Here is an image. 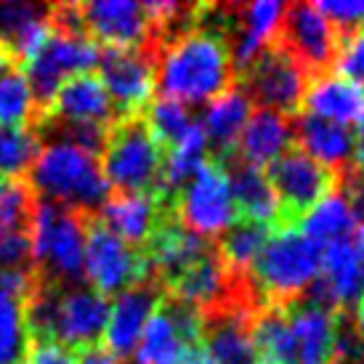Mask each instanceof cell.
Here are the masks:
<instances>
[{"instance_id":"6da1fadb","label":"cell","mask_w":364,"mask_h":364,"mask_svg":"<svg viewBox=\"0 0 364 364\" xmlns=\"http://www.w3.org/2000/svg\"><path fill=\"white\" fill-rule=\"evenodd\" d=\"M232 85V48L221 32L194 24L157 56V88L165 99L197 107L218 99Z\"/></svg>"},{"instance_id":"7a4b0ae2","label":"cell","mask_w":364,"mask_h":364,"mask_svg":"<svg viewBox=\"0 0 364 364\" xmlns=\"http://www.w3.org/2000/svg\"><path fill=\"white\" fill-rule=\"evenodd\" d=\"M27 176L35 200L61 205L85 218L102 210L112 194L99 157L67 141H43L41 154Z\"/></svg>"},{"instance_id":"3957f363","label":"cell","mask_w":364,"mask_h":364,"mask_svg":"<svg viewBox=\"0 0 364 364\" xmlns=\"http://www.w3.org/2000/svg\"><path fill=\"white\" fill-rule=\"evenodd\" d=\"M322 274V247L309 242L295 226L274 229L261 255L247 269V284L258 306L287 304L311 287Z\"/></svg>"},{"instance_id":"277c9868","label":"cell","mask_w":364,"mask_h":364,"mask_svg":"<svg viewBox=\"0 0 364 364\" xmlns=\"http://www.w3.org/2000/svg\"><path fill=\"white\" fill-rule=\"evenodd\" d=\"M99 165L112 194H162L165 149L144 114L117 117L112 122Z\"/></svg>"},{"instance_id":"5b68a950","label":"cell","mask_w":364,"mask_h":364,"mask_svg":"<svg viewBox=\"0 0 364 364\" xmlns=\"http://www.w3.org/2000/svg\"><path fill=\"white\" fill-rule=\"evenodd\" d=\"M88 218L61 205L35 200L30 221V261L35 274L48 284L82 282Z\"/></svg>"},{"instance_id":"8992f818","label":"cell","mask_w":364,"mask_h":364,"mask_svg":"<svg viewBox=\"0 0 364 364\" xmlns=\"http://www.w3.org/2000/svg\"><path fill=\"white\" fill-rule=\"evenodd\" d=\"M99 64V46L85 32L51 27L43 46L19 70L30 85L38 109L46 112L64 82L75 75H85Z\"/></svg>"},{"instance_id":"52a82bcc","label":"cell","mask_w":364,"mask_h":364,"mask_svg":"<svg viewBox=\"0 0 364 364\" xmlns=\"http://www.w3.org/2000/svg\"><path fill=\"white\" fill-rule=\"evenodd\" d=\"M261 306L255 301L247 277L237 293L215 309L200 316V348L213 364H258V348L253 341V316Z\"/></svg>"},{"instance_id":"ba28073f","label":"cell","mask_w":364,"mask_h":364,"mask_svg":"<svg viewBox=\"0 0 364 364\" xmlns=\"http://www.w3.org/2000/svg\"><path fill=\"white\" fill-rule=\"evenodd\" d=\"M309 80L311 77L304 67L279 43L272 41L237 75L234 85L250 99V104H258V109L295 117L301 112Z\"/></svg>"},{"instance_id":"9c48e42d","label":"cell","mask_w":364,"mask_h":364,"mask_svg":"<svg viewBox=\"0 0 364 364\" xmlns=\"http://www.w3.org/2000/svg\"><path fill=\"white\" fill-rule=\"evenodd\" d=\"M82 279H88V287H93L109 301L152 277H149V266L141 250L122 242L96 215H91L85 223Z\"/></svg>"},{"instance_id":"30bf717a","label":"cell","mask_w":364,"mask_h":364,"mask_svg":"<svg viewBox=\"0 0 364 364\" xmlns=\"http://www.w3.org/2000/svg\"><path fill=\"white\" fill-rule=\"evenodd\" d=\"M173 213L183 229H189L208 242H215L240 218L237 208H234L226 171L218 162H203V168L173 197Z\"/></svg>"},{"instance_id":"8fae6325","label":"cell","mask_w":364,"mask_h":364,"mask_svg":"<svg viewBox=\"0 0 364 364\" xmlns=\"http://www.w3.org/2000/svg\"><path fill=\"white\" fill-rule=\"evenodd\" d=\"M266 178L279 203V229H290L298 226V221L314 205L333 192L338 173L311 160L304 149L290 146L274 162H269Z\"/></svg>"},{"instance_id":"7c38bea8","label":"cell","mask_w":364,"mask_h":364,"mask_svg":"<svg viewBox=\"0 0 364 364\" xmlns=\"http://www.w3.org/2000/svg\"><path fill=\"white\" fill-rule=\"evenodd\" d=\"M200 319L194 306L165 293L139 338L133 364H183L200 348Z\"/></svg>"},{"instance_id":"4fadbf2b","label":"cell","mask_w":364,"mask_h":364,"mask_svg":"<svg viewBox=\"0 0 364 364\" xmlns=\"http://www.w3.org/2000/svg\"><path fill=\"white\" fill-rule=\"evenodd\" d=\"M96 67L117 117L144 114L157 91V53L149 48H104Z\"/></svg>"},{"instance_id":"5bb4252c","label":"cell","mask_w":364,"mask_h":364,"mask_svg":"<svg viewBox=\"0 0 364 364\" xmlns=\"http://www.w3.org/2000/svg\"><path fill=\"white\" fill-rule=\"evenodd\" d=\"M304 295L335 314L354 311L364 295V226L322 250V274Z\"/></svg>"},{"instance_id":"9a60e30c","label":"cell","mask_w":364,"mask_h":364,"mask_svg":"<svg viewBox=\"0 0 364 364\" xmlns=\"http://www.w3.org/2000/svg\"><path fill=\"white\" fill-rule=\"evenodd\" d=\"M338 32L324 19L314 3H290L284 6L277 43L290 53L309 77L330 72L338 53Z\"/></svg>"},{"instance_id":"2e32d148","label":"cell","mask_w":364,"mask_h":364,"mask_svg":"<svg viewBox=\"0 0 364 364\" xmlns=\"http://www.w3.org/2000/svg\"><path fill=\"white\" fill-rule=\"evenodd\" d=\"M82 32L96 46L107 48H149L152 46V24L144 3L136 0H93L77 3ZM157 53V51H154Z\"/></svg>"},{"instance_id":"e0dca14e","label":"cell","mask_w":364,"mask_h":364,"mask_svg":"<svg viewBox=\"0 0 364 364\" xmlns=\"http://www.w3.org/2000/svg\"><path fill=\"white\" fill-rule=\"evenodd\" d=\"M162 295H165L162 284L154 282V279H146V282L136 284V287L114 298V304L109 306V319H107V330H104L102 338V346L109 354H114L120 362L131 359L144 327L154 314L157 304L162 301Z\"/></svg>"},{"instance_id":"ac0fdd59","label":"cell","mask_w":364,"mask_h":364,"mask_svg":"<svg viewBox=\"0 0 364 364\" xmlns=\"http://www.w3.org/2000/svg\"><path fill=\"white\" fill-rule=\"evenodd\" d=\"M173 213V200L162 194H109L96 218L136 250L152 240L160 223Z\"/></svg>"},{"instance_id":"d6986e66","label":"cell","mask_w":364,"mask_h":364,"mask_svg":"<svg viewBox=\"0 0 364 364\" xmlns=\"http://www.w3.org/2000/svg\"><path fill=\"white\" fill-rule=\"evenodd\" d=\"M284 314L290 322V341H293L290 364H333L338 314L306 295L287 301Z\"/></svg>"},{"instance_id":"ffe728a7","label":"cell","mask_w":364,"mask_h":364,"mask_svg":"<svg viewBox=\"0 0 364 364\" xmlns=\"http://www.w3.org/2000/svg\"><path fill=\"white\" fill-rule=\"evenodd\" d=\"M43 117L61 122H82V125H102L109 128L117 120V112L112 104L109 93L104 91L96 72L75 75L61 85ZM41 122V120H38Z\"/></svg>"},{"instance_id":"44dd1931","label":"cell","mask_w":364,"mask_h":364,"mask_svg":"<svg viewBox=\"0 0 364 364\" xmlns=\"http://www.w3.org/2000/svg\"><path fill=\"white\" fill-rule=\"evenodd\" d=\"M301 109L354 131L364 125V88L338 72H324L309 80Z\"/></svg>"},{"instance_id":"7402d4cb","label":"cell","mask_w":364,"mask_h":364,"mask_svg":"<svg viewBox=\"0 0 364 364\" xmlns=\"http://www.w3.org/2000/svg\"><path fill=\"white\" fill-rule=\"evenodd\" d=\"M356 133L338 122L298 112L293 117V146L304 149L311 160L330 168L333 173L346 171L354 162Z\"/></svg>"},{"instance_id":"603a6c76","label":"cell","mask_w":364,"mask_h":364,"mask_svg":"<svg viewBox=\"0 0 364 364\" xmlns=\"http://www.w3.org/2000/svg\"><path fill=\"white\" fill-rule=\"evenodd\" d=\"M232 189V200L237 208V215L245 221H255L263 226L279 229V203L274 194L272 183L266 178L263 168H255L250 162H242L237 154L226 162H218Z\"/></svg>"},{"instance_id":"cb8c5ba5","label":"cell","mask_w":364,"mask_h":364,"mask_svg":"<svg viewBox=\"0 0 364 364\" xmlns=\"http://www.w3.org/2000/svg\"><path fill=\"white\" fill-rule=\"evenodd\" d=\"M51 32V6L30 0H0V46L24 64Z\"/></svg>"},{"instance_id":"d4e9b609","label":"cell","mask_w":364,"mask_h":364,"mask_svg":"<svg viewBox=\"0 0 364 364\" xmlns=\"http://www.w3.org/2000/svg\"><path fill=\"white\" fill-rule=\"evenodd\" d=\"M250 112H253V104L237 85H232L218 99L208 102L200 128L205 133L210 160L226 162L229 157L237 154V141H240V133H242Z\"/></svg>"},{"instance_id":"484cf974","label":"cell","mask_w":364,"mask_h":364,"mask_svg":"<svg viewBox=\"0 0 364 364\" xmlns=\"http://www.w3.org/2000/svg\"><path fill=\"white\" fill-rule=\"evenodd\" d=\"M290 146H293V117L272 109H253L240 133L237 157L255 168H263Z\"/></svg>"},{"instance_id":"4316f807","label":"cell","mask_w":364,"mask_h":364,"mask_svg":"<svg viewBox=\"0 0 364 364\" xmlns=\"http://www.w3.org/2000/svg\"><path fill=\"white\" fill-rule=\"evenodd\" d=\"M295 229L304 234L309 242L327 250L330 245H338L343 242L346 237H351V232L356 229V221L346 197L338 189H333L324 200H319L311 210L306 213Z\"/></svg>"},{"instance_id":"83f0119b","label":"cell","mask_w":364,"mask_h":364,"mask_svg":"<svg viewBox=\"0 0 364 364\" xmlns=\"http://www.w3.org/2000/svg\"><path fill=\"white\" fill-rule=\"evenodd\" d=\"M272 232H274L272 226L237 218V221L215 240V250H218L221 261L226 263V269L232 274H247V269L253 266V261L261 255L263 245L269 242Z\"/></svg>"},{"instance_id":"f1b7e54d","label":"cell","mask_w":364,"mask_h":364,"mask_svg":"<svg viewBox=\"0 0 364 364\" xmlns=\"http://www.w3.org/2000/svg\"><path fill=\"white\" fill-rule=\"evenodd\" d=\"M27 298L0 290V364H21L32 348L27 316Z\"/></svg>"},{"instance_id":"f546056e","label":"cell","mask_w":364,"mask_h":364,"mask_svg":"<svg viewBox=\"0 0 364 364\" xmlns=\"http://www.w3.org/2000/svg\"><path fill=\"white\" fill-rule=\"evenodd\" d=\"M144 120H146V125L157 136V141L162 144V149L176 146L200 125L197 114L186 104L165 99V96H154L152 104L144 109Z\"/></svg>"},{"instance_id":"4dcf8cb0","label":"cell","mask_w":364,"mask_h":364,"mask_svg":"<svg viewBox=\"0 0 364 364\" xmlns=\"http://www.w3.org/2000/svg\"><path fill=\"white\" fill-rule=\"evenodd\" d=\"M43 141L32 128H6L0 125V178L3 181H21L32 162L38 160Z\"/></svg>"},{"instance_id":"1f68e13d","label":"cell","mask_w":364,"mask_h":364,"mask_svg":"<svg viewBox=\"0 0 364 364\" xmlns=\"http://www.w3.org/2000/svg\"><path fill=\"white\" fill-rule=\"evenodd\" d=\"M43 112L35 104L21 70H11L0 77V125L6 128H35Z\"/></svg>"},{"instance_id":"d6a6232c","label":"cell","mask_w":364,"mask_h":364,"mask_svg":"<svg viewBox=\"0 0 364 364\" xmlns=\"http://www.w3.org/2000/svg\"><path fill=\"white\" fill-rule=\"evenodd\" d=\"M284 16V3L277 0H255L237 3V30L250 35L258 43H272L279 35V24Z\"/></svg>"},{"instance_id":"836d02e7","label":"cell","mask_w":364,"mask_h":364,"mask_svg":"<svg viewBox=\"0 0 364 364\" xmlns=\"http://www.w3.org/2000/svg\"><path fill=\"white\" fill-rule=\"evenodd\" d=\"M316 9L333 24L338 38L364 30V0H322Z\"/></svg>"},{"instance_id":"e575fe53","label":"cell","mask_w":364,"mask_h":364,"mask_svg":"<svg viewBox=\"0 0 364 364\" xmlns=\"http://www.w3.org/2000/svg\"><path fill=\"white\" fill-rule=\"evenodd\" d=\"M333 67L338 70V75H343L351 82H356L359 88H364V30L343 35L338 41Z\"/></svg>"},{"instance_id":"d590c367","label":"cell","mask_w":364,"mask_h":364,"mask_svg":"<svg viewBox=\"0 0 364 364\" xmlns=\"http://www.w3.org/2000/svg\"><path fill=\"white\" fill-rule=\"evenodd\" d=\"M335 189L343 194L348 208H351V215H354L356 226H364V176L356 171L354 165H348L346 171L338 173V181H335Z\"/></svg>"},{"instance_id":"8d00e7d4","label":"cell","mask_w":364,"mask_h":364,"mask_svg":"<svg viewBox=\"0 0 364 364\" xmlns=\"http://www.w3.org/2000/svg\"><path fill=\"white\" fill-rule=\"evenodd\" d=\"M21 364H75V354L56 343H32L30 354Z\"/></svg>"},{"instance_id":"74e56055","label":"cell","mask_w":364,"mask_h":364,"mask_svg":"<svg viewBox=\"0 0 364 364\" xmlns=\"http://www.w3.org/2000/svg\"><path fill=\"white\" fill-rule=\"evenodd\" d=\"M75 364H122V362L99 343V346H91V348H82V351H75Z\"/></svg>"},{"instance_id":"f35d334b","label":"cell","mask_w":364,"mask_h":364,"mask_svg":"<svg viewBox=\"0 0 364 364\" xmlns=\"http://www.w3.org/2000/svg\"><path fill=\"white\" fill-rule=\"evenodd\" d=\"M354 165L356 171L364 176V125L359 128V133H356V144H354Z\"/></svg>"},{"instance_id":"ab89813d","label":"cell","mask_w":364,"mask_h":364,"mask_svg":"<svg viewBox=\"0 0 364 364\" xmlns=\"http://www.w3.org/2000/svg\"><path fill=\"white\" fill-rule=\"evenodd\" d=\"M11 70H19V64H16V59L9 53L6 46H0V77H3V75H9Z\"/></svg>"},{"instance_id":"60d3db41","label":"cell","mask_w":364,"mask_h":364,"mask_svg":"<svg viewBox=\"0 0 364 364\" xmlns=\"http://www.w3.org/2000/svg\"><path fill=\"white\" fill-rule=\"evenodd\" d=\"M351 324H354V330L362 335V341H364V295L359 298V304L354 306V314H351Z\"/></svg>"},{"instance_id":"b9f144b4","label":"cell","mask_w":364,"mask_h":364,"mask_svg":"<svg viewBox=\"0 0 364 364\" xmlns=\"http://www.w3.org/2000/svg\"><path fill=\"white\" fill-rule=\"evenodd\" d=\"M183 364H213V362L208 359V354H205L203 348H194L192 354L183 359Z\"/></svg>"},{"instance_id":"7bdbcfd3","label":"cell","mask_w":364,"mask_h":364,"mask_svg":"<svg viewBox=\"0 0 364 364\" xmlns=\"http://www.w3.org/2000/svg\"><path fill=\"white\" fill-rule=\"evenodd\" d=\"M3 183H6V181H3V178H0V189H3Z\"/></svg>"},{"instance_id":"ee69618b","label":"cell","mask_w":364,"mask_h":364,"mask_svg":"<svg viewBox=\"0 0 364 364\" xmlns=\"http://www.w3.org/2000/svg\"><path fill=\"white\" fill-rule=\"evenodd\" d=\"M258 364H263V362H258Z\"/></svg>"}]
</instances>
